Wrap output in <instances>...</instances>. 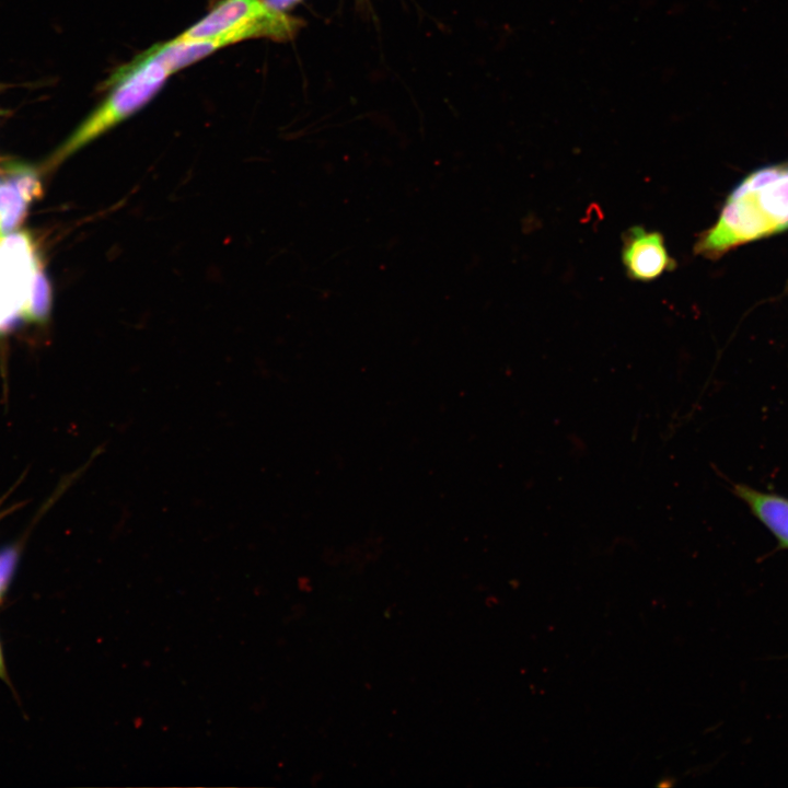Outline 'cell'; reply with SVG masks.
Listing matches in <instances>:
<instances>
[{
	"label": "cell",
	"instance_id": "10",
	"mask_svg": "<svg viewBox=\"0 0 788 788\" xmlns=\"http://www.w3.org/2000/svg\"><path fill=\"white\" fill-rule=\"evenodd\" d=\"M13 564L14 554L12 552H7L0 556V594L5 588Z\"/></svg>",
	"mask_w": 788,
	"mask_h": 788
},
{
	"label": "cell",
	"instance_id": "8",
	"mask_svg": "<svg viewBox=\"0 0 788 788\" xmlns=\"http://www.w3.org/2000/svg\"><path fill=\"white\" fill-rule=\"evenodd\" d=\"M27 205L28 201L14 184L10 181L0 184V239L23 222Z\"/></svg>",
	"mask_w": 788,
	"mask_h": 788
},
{
	"label": "cell",
	"instance_id": "2",
	"mask_svg": "<svg viewBox=\"0 0 788 788\" xmlns=\"http://www.w3.org/2000/svg\"><path fill=\"white\" fill-rule=\"evenodd\" d=\"M170 70L161 62L139 56L111 79L115 88L103 103L70 135L50 159L56 166L91 141L142 108L161 89Z\"/></svg>",
	"mask_w": 788,
	"mask_h": 788
},
{
	"label": "cell",
	"instance_id": "12",
	"mask_svg": "<svg viewBox=\"0 0 788 788\" xmlns=\"http://www.w3.org/2000/svg\"><path fill=\"white\" fill-rule=\"evenodd\" d=\"M4 674H5L4 663H3L1 648H0V676L4 677Z\"/></svg>",
	"mask_w": 788,
	"mask_h": 788
},
{
	"label": "cell",
	"instance_id": "6",
	"mask_svg": "<svg viewBox=\"0 0 788 788\" xmlns=\"http://www.w3.org/2000/svg\"><path fill=\"white\" fill-rule=\"evenodd\" d=\"M732 493L775 537L779 549L788 551V497L733 484Z\"/></svg>",
	"mask_w": 788,
	"mask_h": 788
},
{
	"label": "cell",
	"instance_id": "3",
	"mask_svg": "<svg viewBox=\"0 0 788 788\" xmlns=\"http://www.w3.org/2000/svg\"><path fill=\"white\" fill-rule=\"evenodd\" d=\"M299 21L269 8L264 0H223L177 38L212 39L220 48L248 38H291Z\"/></svg>",
	"mask_w": 788,
	"mask_h": 788
},
{
	"label": "cell",
	"instance_id": "7",
	"mask_svg": "<svg viewBox=\"0 0 788 788\" xmlns=\"http://www.w3.org/2000/svg\"><path fill=\"white\" fill-rule=\"evenodd\" d=\"M51 286L44 271L40 258L34 268L26 301L21 310L23 318L45 323L51 310Z\"/></svg>",
	"mask_w": 788,
	"mask_h": 788
},
{
	"label": "cell",
	"instance_id": "1",
	"mask_svg": "<svg viewBox=\"0 0 788 788\" xmlns=\"http://www.w3.org/2000/svg\"><path fill=\"white\" fill-rule=\"evenodd\" d=\"M788 229V163L748 174L727 196L716 222L704 230L694 253L717 259L752 241Z\"/></svg>",
	"mask_w": 788,
	"mask_h": 788
},
{
	"label": "cell",
	"instance_id": "11",
	"mask_svg": "<svg viewBox=\"0 0 788 788\" xmlns=\"http://www.w3.org/2000/svg\"><path fill=\"white\" fill-rule=\"evenodd\" d=\"M300 0H264V2L271 9L282 11L292 7Z\"/></svg>",
	"mask_w": 788,
	"mask_h": 788
},
{
	"label": "cell",
	"instance_id": "5",
	"mask_svg": "<svg viewBox=\"0 0 788 788\" xmlns=\"http://www.w3.org/2000/svg\"><path fill=\"white\" fill-rule=\"evenodd\" d=\"M621 257L627 277L634 281H653L676 268L663 234L642 225H633L622 234Z\"/></svg>",
	"mask_w": 788,
	"mask_h": 788
},
{
	"label": "cell",
	"instance_id": "9",
	"mask_svg": "<svg viewBox=\"0 0 788 788\" xmlns=\"http://www.w3.org/2000/svg\"><path fill=\"white\" fill-rule=\"evenodd\" d=\"M2 170L8 181L19 188L28 202L42 197V183L35 169L20 162H8L2 165Z\"/></svg>",
	"mask_w": 788,
	"mask_h": 788
},
{
	"label": "cell",
	"instance_id": "4",
	"mask_svg": "<svg viewBox=\"0 0 788 788\" xmlns=\"http://www.w3.org/2000/svg\"><path fill=\"white\" fill-rule=\"evenodd\" d=\"M38 258L26 232L0 239V333L11 329L23 317L21 310Z\"/></svg>",
	"mask_w": 788,
	"mask_h": 788
}]
</instances>
